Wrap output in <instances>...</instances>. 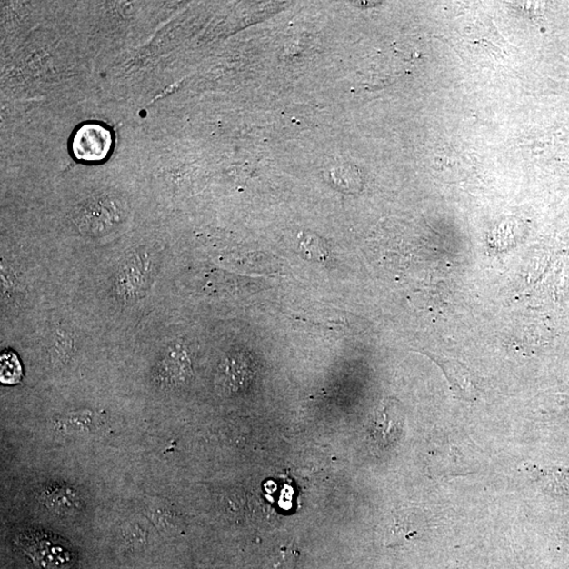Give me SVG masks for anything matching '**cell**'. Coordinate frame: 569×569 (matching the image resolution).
I'll return each mask as SVG.
<instances>
[{"label": "cell", "mask_w": 569, "mask_h": 569, "mask_svg": "<svg viewBox=\"0 0 569 569\" xmlns=\"http://www.w3.org/2000/svg\"><path fill=\"white\" fill-rule=\"evenodd\" d=\"M300 554L293 548H282L267 562L264 569H295Z\"/></svg>", "instance_id": "10"}, {"label": "cell", "mask_w": 569, "mask_h": 569, "mask_svg": "<svg viewBox=\"0 0 569 569\" xmlns=\"http://www.w3.org/2000/svg\"><path fill=\"white\" fill-rule=\"evenodd\" d=\"M37 499L45 507L63 517H72L85 506L81 493L65 483H45L37 489Z\"/></svg>", "instance_id": "3"}, {"label": "cell", "mask_w": 569, "mask_h": 569, "mask_svg": "<svg viewBox=\"0 0 569 569\" xmlns=\"http://www.w3.org/2000/svg\"><path fill=\"white\" fill-rule=\"evenodd\" d=\"M112 147L110 130L99 124H87L76 130L72 138L73 155L84 162H101Z\"/></svg>", "instance_id": "2"}, {"label": "cell", "mask_w": 569, "mask_h": 569, "mask_svg": "<svg viewBox=\"0 0 569 569\" xmlns=\"http://www.w3.org/2000/svg\"><path fill=\"white\" fill-rule=\"evenodd\" d=\"M21 542L25 552L45 569H67L75 560V554L63 542L47 534L24 535Z\"/></svg>", "instance_id": "1"}, {"label": "cell", "mask_w": 569, "mask_h": 569, "mask_svg": "<svg viewBox=\"0 0 569 569\" xmlns=\"http://www.w3.org/2000/svg\"><path fill=\"white\" fill-rule=\"evenodd\" d=\"M222 374L225 387L230 392H235L250 381V376L253 374L251 364L243 354H235L224 363Z\"/></svg>", "instance_id": "6"}, {"label": "cell", "mask_w": 569, "mask_h": 569, "mask_svg": "<svg viewBox=\"0 0 569 569\" xmlns=\"http://www.w3.org/2000/svg\"><path fill=\"white\" fill-rule=\"evenodd\" d=\"M23 378L22 364L13 353H4L0 357V380L6 385H15Z\"/></svg>", "instance_id": "7"}, {"label": "cell", "mask_w": 569, "mask_h": 569, "mask_svg": "<svg viewBox=\"0 0 569 569\" xmlns=\"http://www.w3.org/2000/svg\"><path fill=\"white\" fill-rule=\"evenodd\" d=\"M415 522L414 517H409L407 514L396 517L392 527V540L400 541L414 537V534H418V529L414 525Z\"/></svg>", "instance_id": "11"}, {"label": "cell", "mask_w": 569, "mask_h": 569, "mask_svg": "<svg viewBox=\"0 0 569 569\" xmlns=\"http://www.w3.org/2000/svg\"><path fill=\"white\" fill-rule=\"evenodd\" d=\"M152 519L158 523L162 526L169 527L174 524L175 520L174 512L170 511L167 507H154L151 509Z\"/></svg>", "instance_id": "12"}, {"label": "cell", "mask_w": 569, "mask_h": 569, "mask_svg": "<svg viewBox=\"0 0 569 569\" xmlns=\"http://www.w3.org/2000/svg\"><path fill=\"white\" fill-rule=\"evenodd\" d=\"M542 484L554 494H569V471L548 469L539 474Z\"/></svg>", "instance_id": "8"}, {"label": "cell", "mask_w": 569, "mask_h": 569, "mask_svg": "<svg viewBox=\"0 0 569 569\" xmlns=\"http://www.w3.org/2000/svg\"><path fill=\"white\" fill-rule=\"evenodd\" d=\"M61 428L69 434L90 433L98 426V422L89 414H73L65 416L61 422Z\"/></svg>", "instance_id": "9"}, {"label": "cell", "mask_w": 569, "mask_h": 569, "mask_svg": "<svg viewBox=\"0 0 569 569\" xmlns=\"http://www.w3.org/2000/svg\"><path fill=\"white\" fill-rule=\"evenodd\" d=\"M404 426V414L400 404L393 399L384 401L374 414L372 436L381 447L394 444Z\"/></svg>", "instance_id": "4"}, {"label": "cell", "mask_w": 569, "mask_h": 569, "mask_svg": "<svg viewBox=\"0 0 569 569\" xmlns=\"http://www.w3.org/2000/svg\"><path fill=\"white\" fill-rule=\"evenodd\" d=\"M427 356L444 374L455 398L468 402L479 399L480 389L476 386L472 373L463 364L436 354H427Z\"/></svg>", "instance_id": "5"}]
</instances>
